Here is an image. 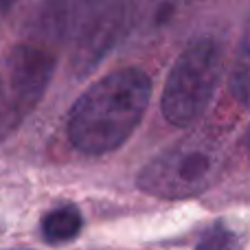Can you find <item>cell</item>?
Segmentation results:
<instances>
[{
  "instance_id": "6",
  "label": "cell",
  "mask_w": 250,
  "mask_h": 250,
  "mask_svg": "<svg viewBox=\"0 0 250 250\" xmlns=\"http://www.w3.org/2000/svg\"><path fill=\"white\" fill-rule=\"evenodd\" d=\"M195 0H134L129 7L132 31L143 38L165 33L191 11Z\"/></svg>"
},
{
  "instance_id": "9",
  "label": "cell",
  "mask_w": 250,
  "mask_h": 250,
  "mask_svg": "<svg viewBox=\"0 0 250 250\" xmlns=\"http://www.w3.org/2000/svg\"><path fill=\"white\" fill-rule=\"evenodd\" d=\"M230 90H233L235 99L239 101V105L248 104V42H246V35H244V40H242L237 64H235L233 75H230Z\"/></svg>"
},
{
  "instance_id": "10",
  "label": "cell",
  "mask_w": 250,
  "mask_h": 250,
  "mask_svg": "<svg viewBox=\"0 0 250 250\" xmlns=\"http://www.w3.org/2000/svg\"><path fill=\"white\" fill-rule=\"evenodd\" d=\"M18 0H0V24H2V20L11 13V9L16 7Z\"/></svg>"
},
{
  "instance_id": "2",
  "label": "cell",
  "mask_w": 250,
  "mask_h": 250,
  "mask_svg": "<svg viewBox=\"0 0 250 250\" xmlns=\"http://www.w3.org/2000/svg\"><path fill=\"white\" fill-rule=\"evenodd\" d=\"M151 99V79L143 68H119L92 83L70 108L68 138L82 154L119 149L141 125Z\"/></svg>"
},
{
  "instance_id": "1",
  "label": "cell",
  "mask_w": 250,
  "mask_h": 250,
  "mask_svg": "<svg viewBox=\"0 0 250 250\" xmlns=\"http://www.w3.org/2000/svg\"><path fill=\"white\" fill-rule=\"evenodd\" d=\"M70 22L68 0H44L26 33L7 55V82L0 95V136L18 127L42 101L57 68Z\"/></svg>"
},
{
  "instance_id": "5",
  "label": "cell",
  "mask_w": 250,
  "mask_h": 250,
  "mask_svg": "<svg viewBox=\"0 0 250 250\" xmlns=\"http://www.w3.org/2000/svg\"><path fill=\"white\" fill-rule=\"evenodd\" d=\"M125 20V0H73L68 33L73 35L70 68L83 79L112 51Z\"/></svg>"
},
{
  "instance_id": "7",
  "label": "cell",
  "mask_w": 250,
  "mask_h": 250,
  "mask_svg": "<svg viewBox=\"0 0 250 250\" xmlns=\"http://www.w3.org/2000/svg\"><path fill=\"white\" fill-rule=\"evenodd\" d=\"M83 217L77 207L64 204L48 211L42 220V237L48 244H66L82 233Z\"/></svg>"
},
{
  "instance_id": "11",
  "label": "cell",
  "mask_w": 250,
  "mask_h": 250,
  "mask_svg": "<svg viewBox=\"0 0 250 250\" xmlns=\"http://www.w3.org/2000/svg\"><path fill=\"white\" fill-rule=\"evenodd\" d=\"M0 95H2V79H0Z\"/></svg>"
},
{
  "instance_id": "3",
  "label": "cell",
  "mask_w": 250,
  "mask_h": 250,
  "mask_svg": "<svg viewBox=\"0 0 250 250\" xmlns=\"http://www.w3.org/2000/svg\"><path fill=\"white\" fill-rule=\"evenodd\" d=\"M226 141L217 129L191 132L141 169V191L163 200H187L211 189L226 167Z\"/></svg>"
},
{
  "instance_id": "8",
  "label": "cell",
  "mask_w": 250,
  "mask_h": 250,
  "mask_svg": "<svg viewBox=\"0 0 250 250\" xmlns=\"http://www.w3.org/2000/svg\"><path fill=\"white\" fill-rule=\"evenodd\" d=\"M195 250H242V242L237 233L226 229L224 224H215L202 235Z\"/></svg>"
},
{
  "instance_id": "4",
  "label": "cell",
  "mask_w": 250,
  "mask_h": 250,
  "mask_svg": "<svg viewBox=\"0 0 250 250\" xmlns=\"http://www.w3.org/2000/svg\"><path fill=\"white\" fill-rule=\"evenodd\" d=\"M224 53L217 40H193L173 62L160 99V112L176 127L198 123L208 110L222 77Z\"/></svg>"
}]
</instances>
